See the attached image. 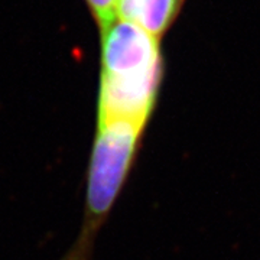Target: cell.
Returning a JSON list of instances; mask_svg holds the SVG:
<instances>
[{
	"mask_svg": "<svg viewBox=\"0 0 260 260\" xmlns=\"http://www.w3.org/2000/svg\"><path fill=\"white\" fill-rule=\"evenodd\" d=\"M182 0H116V16L160 38L177 16Z\"/></svg>",
	"mask_w": 260,
	"mask_h": 260,
	"instance_id": "obj_3",
	"label": "cell"
},
{
	"mask_svg": "<svg viewBox=\"0 0 260 260\" xmlns=\"http://www.w3.org/2000/svg\"><path fill=\"white\" fill-rule=\"evenodd\" d=\"M100 35L97 123L124 120L146 126L162 75L159 39L123 19H116Z\"/></svg>",
	"mask_w": 260,
	"mask_h": 260,
	"instance_id": "obj_1",
	"label": "cell"
},
{
	"mask_svg": "<svg viewBox=\"0 0 260 260\" xmlns=\"http://www.w3.org/2000/svg\"><path fill=\"white\" fill-rule=\"evenodd\" d=\"M146 126L135 121L97 123L85 191V215L81 233L62 260H90L97 234L129 177Z\"/></svg>",
	"mask_w": 260,
	"mask_h": 260,
	"instance_id": "obj_2",
	"label": "cell"
},
{
	"mask_svg": "<svg viewBox=\"0 0 260 260\" xmlns=\"http://www.w3.org/2000/svg\"><path fill=\"white\" fill-rule=\"evenodd\" d=\"M85 2L88 5V9L91 12L94 20L97 22L100 34H103L117 19L116 0H85Z\"/></svg>",
	"mask_w": 260,
	"mask_h": 260,
	"instance_id": "obj_4",
	"label": "cell"
}]
</instances>
